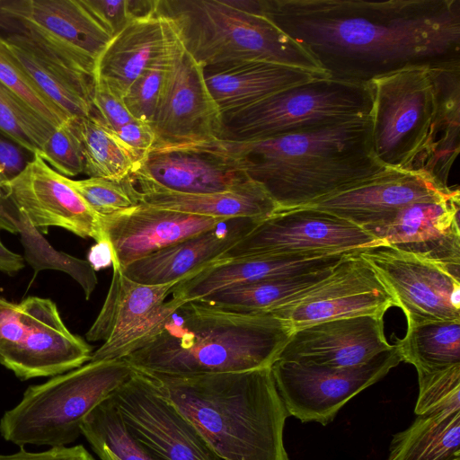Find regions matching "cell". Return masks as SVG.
<instances>
[{
    "label": "cell",
    "instance_id": "7bdbcfd3",
    "mask_svg": "<svg viewBox=\"0 0 460 460\" xmlns=\"http://www.w3.org/2000/svg\"><path fill=\"white\" fill-rule=\"evenodd\" d=\"M33 155L15 144L0 131V201L2 185L15 177Z\"/></svg>",
    "mask_w": 460,
    "mask_h": 460
},
{
    "label": "cell",
    "instance_id": "44dd1931",
    "mask_svg": "<svg viewBox=\"0 0 460 460\" xmlns=\"http://www.w3.org/2000/svg\"><path fill=\"white\" fill-rule=\"evenodd\" d=\"M452 189L421 172L385 168L345 190L302 208L331 213L367 231L410 204L442 196Z\"/></svg>",
    "mask_w": 460,
    "mask_h": 460
},
{
    "label": "cell",
    "instance_id": "60d3db41",
    "mask_svg": "<svg viewBox=\"0 0 460 460\" xmlns=\"http://www.w3.org/2000/svg\"><path fill=\"white\" fill-rule=\"evenodd\" d=\"M37 155L67 178L84 172L83 148L75 118H70L55 128Z\"/></svg>",
    "mask_w": 460,
    "mask_h": 460
},
{
    "label": "cell",
    "instance_id": "8992f818",
    "mask_svg": "<svg viewBox=\"0 0 460 460\" xmlns=\"http://www.w3.org/2000/svg\"><path fill=\"white\" fill-rule=\"evenodd\" d=\"M156 13L172 22L185 50L202 67L264 60L325 75L313 58L269 18L226 0H158Z\"/></svg>",
    "mask_w": 460,
    "mask_h": 460
},
{
    "label": "cell",
    "instance_id": "4316f807",
    "mask_svg": "<svg viewBox=\"0 0 460 460\" xmlns=\"http://www.w3.org/2000/svg\"><path fill=\"white\" fill-rule=\"evenodd\" d=\"M221 115L250 106L280 90L317 76L305 69L264 60H240L202 67Z\"/></svg>",
    "mask_w": 460,
    "mask_h": 460
},
{
    "label": "cell",
    "instance_id": "f546056e",
    "mask_svg": "<svg viewBox=\"0 0 460 460\" xmlns=\"http://www.w3.org/2000/svg\"><path fill=\"white\" fill-rule=\"evenodd\" d=\"M335 266L299 276L235 286L194 301L238 313L270 314L321 285Z\"/></svg>",
    "mask_w": 460,
    "mask_h": 460
},
{
    "label": "cell",
    "instance_id": "c3c4849f",
    "mask_svg": "<svg viewBox=\"0 0 460 460\" xmlns=\"http://www.w3.org/2000/svg\"><path fill=\"white\" fill-rule=\"evenodd\" d=\"M4 4V0H0V30L7 31L8 34H24L22 26L3 10Z\"/></svg>",
    "mask_w": 460,
    "mask_h": 460
},
{
    "label": "cell",
    "instance_id": "3957f363",
    "mask_svg": "<svg viewBox=\"0 0 460 460\" xmlns=\"http://www.w3.org/2000/svg\"><path fill=\"white\" fill-rule=\"evenodd\" d=\"M292 325L271 314H245L183 301L138 349L122 358L133 367L194 376L270 367Z\"/></svg>",
    "mask_w": 460,
    "mask_h": 460
},
{
    "label": "cell",
    "instance_id": "7c38bea8",
    "mask_svg": "<svg viewBox=\"0 0 460 460\" xmlns=\"http://www.w3.org/2000/svg\"><path fill=\"white\" fill-rule=\"evenodd\" d=\"M402 361L395 344L370 361L330 367L287 360L270 367L279 394L289 415L303 422H331L341 408Z\"/></svg>",
    "mask_w": 460,
    "mask_h": 460
},
{
    "label": "cell",
    "instance_id": "ba28073f",
    "mask_svg": "<svg viewBox=\"0 0 460 460\" xmlns=\"http://www.w3.org/2000/svg\"><path fill=\"white\" fill-rule=\"evenodd\" d=\"M368 84L317 76L222 115L220 139L271 138L329 124L370 117Z\"/></svg>",
    "mask_w": 460,
    "mask_h": 460
},
{
    "label": "cell",
    "instance_id": "e0dca14e",
    "mask_svg": "<svg viewBox=\"0 0 460 460\" xmlns=\"http://www.w3.org/2000/svg\"><path fill=\"white\" fill-rule=\"evenodd\" d=\"M392 306L394 301L377 274L355 252L337 263L321 285L270 314L296 330L333 319L384 316Z\"/></svg>",
    "mask_w": 460,
    "mask_h": 460
},
{
    "label": "cell",
    "instance_id": "d6a6232c",
    "mask_svg": "<svg viewBox=\"0 0 460 460\" xmlns=\"http://www.w3.org/2000/svg\"><path fill=\"white\" fill-rule=\"evenodd\" d=\"M75 126L88 177L122 181L138 169L141 159L95 114L75 118Z\"/></svg>",
    "mask_w": 460,
    "mask_h": 460
},
{
    "label": "cell",
    "instance_id": "836d02e7",
    "mask_svg": "<svg viewBox=\"0 0 460 460\" xmlns=\"http://www.w3.org/2000/svg\"><path fill=\"white\" fill-rule=\"evenodd\" d=\"M402 361L430 373L460 364V320L433 321L407 328L395 343Z\"/></svg>",
    "mask_w": 460,
    "mask_h": 460
},
{
    "label": "cell",
    "instance_id": "603a6c76",
    "mask_svg": "<svg viewBox=\"0 0 460 460\" xmlns=\"http://www.w3.org/2000/svg\"><path fill=\"white\" fill-rule=\"evenodd\" d=\"M221 220L140 203L100 222L114 252L112 265L122 270L137 260L213 228Z\"/></svg>",
    "mask_w": 460,
    "mask_h": 460
},
{
    "label": "cell",
    "instance_id": "f1b7e54d",
    "mask_svg": "<svg viewBox=\"0 0 460 460\" xmlns=\"http://www.w3.org/2000/svg\"><path fill=\"white\" fill-rule=\"evenodd\" d=\"M140 203L164 209L217 219L235 217L265 218L278 206L264 189L249 180L225 191L182 194L167 191H142Z\"/></svg>",
    "mask_w": 460,
    "mask_h": 460
},
{
    "label": "cell",
    "instance_id": "5b68a950",
    "mask_svg": "<svg viewBox=\"0 0 460 460\" xmlns=\"http://www.w3.org/2000/svg\"><path fill=\"white\" fill-rule=\"evenodd\" d=\"M368 85L376 160L438 180L442 164L459 153V93L439 85L436 66L406 67Z\"/></svg>",
    "mask_w": 460,
    "mask_h": 460
},
{
    "label": "cell",
    "instance_id": "83f0119b",
    "mask_svg": "<svg viewBox=\"0 0 460 460\" xmlns=\"http://www.w3.org/2000/svg\"><path fill=\"white\" fill-rule=\"evenodd\" d=\"M5 40L28 75L67 117L94 115L93 78L66 66L25 34H8Z\"/></svg>",
    "mask_w": 460,
    "mask_h": 460
},
{
    "label": "cell",
    "instance_id": "7dc6e473",
    "mask_svg": "<svg viewBox=\"0 0 460 460\" xmlns=\"http://www.w3.org/2000/svg\"><path fill=\"white\" fill-rule=\"evenodd\" d=\"M24 268V258L10 251L0 239V271L13 274Z\"/></svg>",
    "mask_w": 460,
    "mask_h": 460
},
{
    "label": "cell",
    "instance_id": "d6986e66",
    "mask_svg": "<svg viewBox=\"0 0 460 460\" xmlns=\"http://www.w3.org/2000/svg\"><path fill=\"white\" fill-rule=\"evenodd\" d=\"M151 125L155 146L220 138L222 115L208 92L202 66L185 50L181 41Z\"/></svg>",
    "mask_w": 460,
    "mask_h": 460
},
{
    "label": "cell",
    "instance_id": "cb8c5ba5",
    "mask_svg": "<svg viewBox=\"0 0 460 460\" xmlns=\"http://www.w3.org/2000/svg\"><path fill=\"white\" fill-rule=\"evenodd\" d=\"M351 253L355 252L261 255L217 260L179 281L171 295L182 301L198 300L235 286L320 271L333 267Z\"/></svg>",
    "mask_w": 460,
    "mask_h": 460
},
{
    "label": "cell",
    "instance_id": "bcb514c9",
    "mask_svg": "<svg viewBox=\"0 0 460 460\" xmlns=\"http://www.w3.org/2000/svg\"><path fill=\"white\" fill-rule=\"evenodd\" d=\"M113 261L114 252L106 238L96 242L89 250L87 261L95 271L112 266Z\"/></svg>",
    "mask_w": 460,
    "mask_h": 460
},
{
    "label": "cell",
    "instance_id": "ffe728a7",
    "mask_svg": "<svg viewBox=\"0 0 460 460\" xmlns=\"http://www.w3.org/2000/svg\"><path fill=\"white\" fill-rule=\"evenodd\" d=\"M138 191L201 194L251 180L236 161L199 144L155 146L131 175Z\"/></svg>",
    "mask_w": 460,
    "mask_h": 460
},
{
    "label": "cell",
    "instance_id": "ac0fdd59",
    "mask_svg": "<svg viewBox=\"0 0 460 460\" xmlns=\"http://www.w3.org/2000/svg\"><path fill=\"white\" fill-rule=\"evenodd\" d=\"M1 193L41 234L54 226L96 242L105 238L99 217L70 186L67 177L37 154L15 177L2 185Z\"/></svg>",
    "mask_w": 460,
    "mask_h": 460
},
{
    "label": "cell",
    "instance_id": "8d00e7d4",
    "mask_svg": "<svg viewBox=\"0 0 460 460\" xmlns=\"http://www.w3.org/2000/svg\"><path fill=\"white\" fill-rule=\"evenodd\" d=\"M180 45L181 40L178 37L177 40L141 74L124 95V102L136 119L151 123Z\"/></svg>",
    "mask_w": 460,
    "mask_h": 460
},
{
    "label": "cell",
    "instance_id": "277c9868",
    "mask_svg": "<svg viewBox=\"0 0 460 460\" xmlns=\"http://www.w3.org/2000/svg\"><path fill=\"white\" fill-rule=\"evenodd\" d=\"M152 375L222 460H288L283 432L289 414L270 367L194 376Z\"/></svg>",
    "mask_w": 460,
    "mask_h": 460
},
{
    "label": "cell",
    "instance_id": "4fadbf2b",
    "mask_svg": "<svg viewBox=\"0 0 460 460\" xmlns=\"http://www.w3.org/2000/svg\"><path fill=\"white\" fill-rule=\"evenodd\" d=\"M111 285L95 321L85 334L102 341L90 361L122 359L142 346L183 301L168 299L179 281L145 285L128 279L112 265ZM181 281V280H180Z\"/></svg>",
    "mask_w": 460,
    "mask_h": 460
},
{
    "label": "cell",
    "instance_id": "7402d4cb",
    "mask_svg": "<svg viewBox=\"0 0 460 460\" xmlns=\"http://www.w3.org/2000/svg\"><path fill=\"white\" fill-rule=\"evenodd\" d=\"M383 317L333 319L296 329L277 360L330 367L365 364L394 347L385 339Z\"/></svg>",
    "mask_w": 460,
    "mask_h": 460
},
{
    "label": "cell",
    "instance_id": "5bb4252c",
    "mask_svg": "<svg viewBox=\"0 0 460 460\" xmlns=\"http://www.w3.org/2000/svg\"><path fill=\"white\" fill-rule=\"evenodd\" d=\"M3 10L35 43L94 79L97 60L112 36L86 0H4Z\"/></svg>",
    "mask_w": 460,
    "mask_h": 460
},
{
    "label": "cell",
    "instance_id": "e575fe53",
    "mask_svg": "<svg viewBox=\"0 0 460 460\" xmlns=\"http://www.w3.org/2000/svg\"><path fill=\"white\" fill-rule=\"evenodd\" d=\"M81 434L98 456L107 455L118 460H151L128 432L110 397L86 416L81 425Z\"/></svg>",
    "mask_w": 460,
    "mask_h": 460
},
{
    "label": "cell",
    "instance_id": "d590c367",
    "mask_svg": "<svg viewBox=\"0 0 460 460\" xmlns=\"http://www.w3.org/2000/svg\"><path fill=\"white\" fill-rule=\"evenodd\" d=\"M54 127L0 82V131L15 144L38 154Z\"/></svg>",
    "mask_w": 460,
    "mask_h": 460
},
{
    "label": "cell",
    "instance_id": "ab89813d",
    "mask_svg": "<svg viewBox=\"0 0 460 460\" xmlns=\"http://www.w3.org/2000/svg\"><path fill=\"white\" fill-rule=\"evenodd\" d=\"M418 382L417 416L460 410V364L430 373L418 372Z\"/></svg>",
    "mask_w": 460,
    "mask_h": 460
},
{
    "label": "cell",
    "instance_id": "6da1fadb",
    "mask_svg": "<svg viewBox=\"0 0 460 460\" xmlns=\"http://www.w3.org/2000/svg\"><path fill=\"white\" fill-rule=\"evenodd\" d=\"M331 78L359 84L460 62V0H260Z\"/></svg>",
    "mask_w": 460,
    "mask_h": 460
},
{
    "label": "cell",
    "instance_id": "9a60e30c",
    "mask_svg": "<svg viewBox=\"0 0 460 460\" xmlns=\"http://www.w3.org/2000/svg\"><path fill=\"white\" fill-rule=\"evenodd\" d=\"M377 274L407 328L433 321L460 320V279L442 268L386 246L358 252Z\"/></svg>",
    "mask_w": 460,
    "mask_h": 460
},
{
    "label": "cell",
    "instance_id": "f35d334b",
    "mask_svg": "<svg viewBox=\"0 0 460 460\" xmlns=\"http://www.w3.org/2000/svg\"><path fill=\"white\" fill-rule=\"evenodd\" d=\"M0 82L54 128L70 119L32 81L0 35Z\"/></svg>",
    "mask_w": 460,
    "mask_h": 460
},
{
    "label": "cell",
    "instance_id": "9c48e42d",
    "mask_svg": "<svg viewBox=\"0 0 460 460\" xmlns=\"http://www.w3.org/2000/svg\"><path fill=\"white\" fill-rule=\"evenodd\" d=\"M91 356V346L67 329L52 300L12 303L0 296V364L20 379L55 376Z\"/></svg>",
    "mask_w": 460,
    "mask_h": 460
},
{
    "label": "cell",
    "instance_id": "f6af8a7d",
    "mask_svg": "<svg viewBox=\"0 0 460 460\" xmlns=\"http://www.w3.org/2000/svg\"><path fill=\"white\" fill-rule=\"evenodd\" d=\"M0 460H94L81 445L56 447L42 452H29L20 449L10 455H0Z\"/></svg>",
    "mask_w": 460,
    "mask_h": 460
},
{
    "label": "cell",
    "instance_id": "30bf717a",
    "mask_svg": "<svg viewBox=\"0 0 460 460\" xmlns=\"http://www.w3.org/2000/svg\"><path fill=\"white\" fill-rule=\"evenodd\" d=\"M110 398L128 432L151 460H222L152 374L135 368Z\"/></svg>",
    "mask_w": 460,
    "mask_h": 460
},
{
    "label": "cell",
    "instance_id": "7a4b0ae2",
    "mask_svg": "<svg viewBox=\"0 0 460 460\" xmlns=\"http://www.w3.org/2000/svg\"><path fill=\"white\" fill-rule=\"evenodd\" d=\"M370 131L367 117L266 139L194 144L236 161L283 210L305 207L384 171Z\"/></svg>",
    "mask_w": 460,
    "mask_h": 460
},
{
    "label": "cell",
    "instance_id": "484cf974",
    "mask_svg": "<svg viewBox=\"0 0 460 460\" xmlns=\"http://www.w3.org/2000/svg\"><path fill=\"white\" fill-rule=\"evenodd\" d=\"M177 39L172 22L157 13L134 20L111 38L99 57L94 80L123 98L131 84Z\"/></svg>",
    "mask_w": 460,
    "mask_h": 460
},
{
    "label": "cell",
    "instance_id": "52a82bcc",
    "mask_svg": "<svg viewBox=\"0 0 460 460\" xmlns=\"http://www.w3.org/2000/svg\"><path fill=\"white\" fill-rule=\"evenodd\" d=\"M135 368L124 359L88 361L31 385L4 412L0 434L18 446L66 447L81 434L86 416L124 384Z\"/></svg>",
    "mask_w": 460,
    "mask_h": 460
},
{
    "label": "cell",
    "instance_id": "d4e9b609",
    "mask_svg": "<svg viewBox=\"0 0 460 460\" xmlns=\"http://www.w3.org/2000/svg\"><path fill=\"white\" fill-rule=\"evenodd\" d=\"M261 219L235 217L221 220L209 230L128 264L122 271L128 279L145 285L180 281L218 260Z\"/></svg>",
    "mask_w": 460,
    "mask_h": 460
},
{
    "label": "cell",
    "instance_id": "681fc988",
    "mask_svg": "<svg viewBox=\"0 0 460 460\" xmlns=\"http://www.w3.org/2000/svg\"><path fill=\"white\" fill-rule=\"evenodd\" d=\"M456 460H460V457L456 458Z\"/></svg>",
    "mask_w": 460,
    "mask_h": 460
},
{
    "label": "cell",
    "instance_id": "74e56055",
    "mask_svg": "<svg viewBox=\"0 0 460 460\" xmlns=\"http://www.w3.org/2000/svg\"><path fill=\"white\" fill-rule=\"evenodd\" d=\"M67 181L100 220L140 204V193L131 176L122 181L88 177L67 178Z\"/></svg>",
    "mask_w": 460,
    "mask_h": 460
},
{
    "label": "cell",
    "instance_id": "ee69618b",
    "mask_svg": "<svg viewBox=\"0 0 460 460\" xmlns=\"http://www.w3.org/2000/svg\"><path fill=\"white\" fill-rule=\"evenodd\" d=\"M136 155L143 158L156 143V137L151 123L135 119L113 131Z\"/></svg>",
    "mask_w": 460,
    "mask_h": 460
},
{
    "label": "cell",
    "instance_id": "2e32d148",
    "mask_svg": "<svg viewBox=\"0 0 460 460\" xmlns=\"http://www.w3.org/2000/svg\"><path fill=\"white\" fill-rule=\"evenodd\" d=\"M460 192L410 204L367 230L383 246L431 262L460 279Z\"/></svg>",
    "mask_w": 460,
    "mask_h": 460
},
{
    "label": "cell",
    "instance_id": "1f68e13d",
    "mask_svg": "<svg viewBox=\"0 0 460 460\" xmlns=\"http://www.w3.org/2000/svg\"><path fill=\"white\" fill-rule=\"evenodd\" d=\"M0 229L21 235L24 261L36 273L43 270L66 272L82 287L85 299L91 297L98 279L90 263L53 248L26 217L5 198L0 205Z\"/></svg>",
    "mask_w": 460,
    "mask_h": 460
},
{
    "label": "cell",
    "instance_id": "8fae6325",
    "mask_svg": "<svg viewBox=\"0 0 460 460\" xmlns=\"http://www.w3.org/2000/svg\"><path fill=\"white\" fill-rule=\"evenodd\" d=\"M383 246L360 226L312 208L277 210L218 260L261 255H331Z\"/></svg>",
    "mask_w": 460,
    "mask_h": 460
},
{
    "label": "cell",
    "instance_id": "b9f144b4",
    "mask_svg": "<svg viewBox=\"0 0 460 460\" xmlns=\"http://www.w3.org/2000/svg\"><path fill=\"white\" fill-rule=\"evenodd\" d=\"M93 105L94 114L112 131L136 119L128 110L123 98L97 80H94Z\"/></svg>",
    "mask_w": 460,
    "mask_h": 460
},
{
    "label": "cell",
    "instance_id": "4dcf8cb0",
    "mask_svg": "<svg viewBox=\"0 0 460 460\" xmlns=\"http://www.w3.org/2000/svg\"><path fill=\"white\" fill-rule=\"evenodd\" d=\"M460 457V410L420 415L396 433L386 460H456Z\"/></svg>",
    "mask_w": 460,
    "mask_h": 460
}]
</instances>
